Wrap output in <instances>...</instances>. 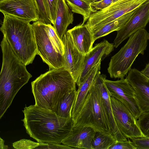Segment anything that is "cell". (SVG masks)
Masks as SVG:
<instances>
[{"mask_svg": "<svg viewBox=\"0 0 149 149\" xmlns=\"http://www.w3.org/2000/svg\"><path fill=\"white\" fill-rule=\"evenodd\" d=\"M113 2V0H102L97 2L90 3L92 13L106 8Z\"/></svg>", "mask_w": 149, "mask_h": 149, "instance_id": "cell-31", "label": "cell"}, {"mask_svg": "<svg viewBox=\"0 0 149 149\" xmlns=\"http://www.w3.org/2000/svg\"><path fill=\"white\" fill-rule=\"evenodd\" d=\"M96 131L89 127H73L62 143L73 149H93L92 142Z\"/></svg>", "mask_w": 149, "mask_h": 149, "instance_id": "cell-16", "label": "cell"}, {"mask_svg": "<svg viewBox=\"0 0 149 149\" xmlns=\"http://www.w3.org/2000/svg\"><path fill=\"white\" fill-rule=\"evenodd\" d=\"M148 40V33L145 29L131 35L127 43L111 58L107 69L110 77L124 78L138 55H143Z\"/></svg>", "mask_w": 149, "mask_h": 149, "instance_id": "cell-7", "label": "cell"}, {"mask_svg": "<svg viewBox=\"0 0 149 149\" xmlns=\"http://www.w3.org/2000/svg\"><path fill=\"white\" fill-rule=\"evenodd\" d=\"M40 143L35 142L30 140L22 139L13 143V148L17 149H36Z\"/></svg>", "mask_w": 149, "mask_h": 149, "instance_id": "cell-28", "label": "cell"}, {"mask_svg": "<svg viewBox=\"0 0 149 149\" xmlns=\"http://www.w3.org/2000/svg\"><path fill=\"white\" fill-rule=\"evenodd\" d=\"M0 138V148L1 149H8V146L5 145L3 140L1 137Z\"/></svg>", "mask_w": 149, "mask_h": 149, "instance_id": "cell-34", "label": "cell"}, {"mask_svg": "<svg viewBox=\"0 0 149 149\" xmlns=\"http://www.w3.org/2000/svg\"><path fill=\"white\" fill-rule=\"evenodd\" d=\"M114 117L122 134L129 139L144 137L136 119L129 110L120 101L110 97Z\"/></svg>", "mask_w": 149, "mask_h": 149, "instance_id": "cell-10", "label": "cell"}, {"mask_svg": "<svg viewBox=\"0 0 149 149\" xmlns=\"http://www.w3.org/2000/svg\"><path fill=\"white\" fill-rule=\"evenodd\" d=\"M149 22V0L136 8L132 17L122 27L117 31L114 40L117 48L125 40L139 30L144 29Z\"/></svg>", "mask_w": 149, "mask_h": 149, "instance_id": "cell-12", "label": "cell"}, {"mask_svg": "<svg viewBox=\"0 0 149 149\" xmlns=\"http://www.w3.org/2000/svg\"><path fill=\"white\" fill-rule=\"evenodd\" d=\"M113 43L104 40L93 47L85 55L81 72L76 82L78 86L85 79L93 67L100 60H103L114 50Z\"/></svg>", "mask_w": 149, "mask_h": 149, "instance_id": "cell-15", "label": "cell"}, {"mask_svg": "<svg viewBox=\"0 0 149 149\" xmlns=\"http://www.w3.org/2000/svg\"><path fill=\"white\" fill-rule=\"evenodd\" d=\"M102 0H92L91 2H95L100 1Z\"/></svg>", "mask_w": 149, "mask_h": 149, "instance_id": "cell-35", "label": "cell"}, {"mask_svg": "<svg viewBox=\"0 0 149 149\" xmlns=\"http://www.w3.org/2000/svg\"><path fill=\"white\" fill-rule=\"evenodd\" d=\"M1 46L3 55L0 75V118L11 104L19 90L32 76L3 36Z\"/></svg>", "mask_w": 149, "mask_h": 149, "instance_id": "cell-2", "label": "cell"}, {"mask_svg": "<svg viewBox=\"0 0 149 149\" xmlns=\"http://www.w3.org/2000/svg\"><path fill=\"white\" fill-rule=\"evenodd\" d=\"M76 83L64 67L49 70L31 82L35 105L56 112L62 98L76 89Z\"/></svg>", "mask_w": 149, "mask_h": 149, "instance_id": "cell-3", "label": "cell"}, {"mask_svg": "<svg viewBox=\"0 0 149 149\" xmlns=\"http://www.w3.org/2000/svg\"><path fill=\"white\" fill-rule=\"evenodd\" d=\"M109 95L121 102L127 108L136 119L142 111L136 99L134 90L126 78L115 81L104 79Z\"/></svg>", "mask_w": 149, "mask_h": 149, "instance_id": "cell-9", "label": "cell"}, {"mask_svg": "<svg viewBox=\"0 0 149 149\" xmlns=\"http://www.w3.org/2000/svg\"><path fill=\"white\" fill-rule=\"evenodd\" d=\"M68 31L79 51L84 55L87 54L93 47L95 41L92 33L86 25H79Z\"/></svg>", "mask_w": 149, "mask_h": 149, "instance_id": "cell-18", "label": "cell"}, {"mask_svg": "<svg viewBox=\"0 0 149 149\" xmlns=\"http://www.w3.org/2000/svg\"><path fill=\"white\" fill-rule=\"evenodd\" d=\"M148 0H119L92 13L85 24L91 32L139 7Z\"/></svg>", "mask_w": 149, "mask_h": 149, "instance_id": "cell-8", "label": "cell"}, {"mask_svg": "<svg viewBox=\"0 0 149 149\" xmlns=\"http://www.w3.org/2000/svg\"><path fill=\"white\" fill-rule=\"evenodd\" d=\"M76 95L75 89L64 95L60 101L55 112L58 115L65 118L72 117L71 111Z\"/></svg>", "mask_w": 149, "mask_h": 149, "instance_id": "cell-22", "label": "cell"}, {"mask_svg": "<svg viewBox=\"0 0 149 149\" xmlns=\"http://www.w3.org/2000/svg\"><path fill=\"white\" fill-rule=\"evenodd\" d=\"M119 0H113V3L115 2H116Z\"/></svg>", "mask_w": 149, "mask_h": 149, "instance_id": "cell-37", "label": "cell"}, {"mask_svg": "<svg viewBox=\"0 0 149 149\" xmlns=\"http://www.w3.org/2000/svg\"><path fill=\"white\" fill-rule=\"evenodd\" d=\"M62 40L64 46V68L70 72L76 83L82 70L85 55L77 49L68 31Z\"/></svg>", "mask_w": 149, "mask_h": 149, "instance_id": "cell-13", "label": "cell"}, {"mask_svg": "<svg viewBox=\"0 0 149 149\" xmlns=\"http://www.w3.org/2000/svg\"><path fill=\"white\" fill-rule=\"evenodd\" d=\"M109 149H136L132 141L129 140L117 141Z\"/></svg>", "mask_w": 149, "mask_h": 149, "instance_id": "cell-30", "label": "cell"}, {"mask_svg": "<svg viewBox=\"0 0 149 149\" xmlns=\"http://www.w3.org/2000/svg\"><path fill=\"white\" fill-rule=\"evenodd\" d=\"M96 79L78 113L73 120V127H89L96 132L111 134L107 110L100 89L96 82Z\"/></svg>", "mask_w": 149, "mask_h": 149, "instance_id": "cell-5", "label": "cell"}, {"mask_svg": "<svg viewBox=\"0 0 149 149\" xmlns=\"http://www.w3.org/2000/svg\"><path fill=\"white\" fill-rule=\"evenodd\" d=\"M140 72L143 75L149 78V63L147 64L145 68Z\"/></svg>", "mask_w": 149, "mask_h": 149, "instance_id": "cell-33", "label": "cell"}, {"mask_svg": "<svg viewBox=\"0 0 149 149\" xmlns=\"http://www.w3.org/2000/svg\"><path fill=\"white\" fill-rule=\"evenodd\" d=\"M0 30L20 60L26 65L31 64L37 54L33 29L30 22L4 14Z\"/></svg>", "mask_w": 149, "mask_h": 149, "instance_id": "cell-4", "label": "cell"}, {"mask_svg": "<svg viewBox=\"0 0 149 149\" xmlns=\"http://www.w3.org/2000/svg\"><path fill=\"white\" fill-rule=\"evenodd\" d=\"M71 11L81 15L84 25L92 13L90 3L83 0H65Z\"/></svg>", "mask_w": 149, "mask_h": 149, "instance_id": "cell-23", "label": "cell"}, {"mask_svg": "<svg viewBox=\"0 0 149 149\" xmlns=\"http://www.w3.org/2000/svg\"><path fill=\"white\" fill-rule=\"evenodd\" d=\"M35 1L38 11V21L46 24H52L46 12L44 0H35Z\"/></svg>", "mask_w": 149, "mask_h": 149, "instance_id": "cell-27", "label": "cell"}, {"mask_svg": "<svg viewBox=\"0 0 149 149\" xmlns=\"http://www.w3.org/2000/svg\"><path fill=\"white\" fill-rule=\"evenodd\" d=\"M36 149H73L72 148L64 144L55 143H41Z\"/></svg>", "mask_w": 149, "mask_h": 149, "instance_id": "cell-32", "label": "cell"}, {"mask_svg": "<svg viewBox=\"0 0 149 149\" xmlns=\"http://www.w3.org/2000/svg\"><path fill=\"white\" fill-rule=\"evenodd\" d=\"M137 121L144 137H149V111L142 112Z\"/></svg>", "mask_w": 149, "mask_h": 149, "instance_id": "cell-25", "label": "cell"}, {"mask_svg": "<svg viewBox=\"0 0 149 149\" xmlns=\"http://www.w3.org/2000/svg\"><path fill=\"white\" fill-rule=\"evenodd\" d=\"M130 139L136 149H149V137H142Z\"/></svg>", "mask_w": 149, "mask_h": 149, "instance_id": "cell-29", "label": "cell"}, {"mask_svg": "<svg viewBox=\"0 0 149 149\" xmlns=\"http://www.w3.org/2000/svg\"><path fill=\"white\" fill-rule=\"evenodd\" d=\"M52 24L38 21L32 24L37 54L49 66V70L64 67V46Z\"/></svg>", "mask_w": 149, "mask_h": 149, "instance_id": "cell-6", "label": "cell"}, {"mask_svg": "<svg viewBox=\"0 0 149 149\" xmlns=\"http://www.w3.org/2000/svg\"><path fill=\"white\" fill-rule=\"evenodd\" d=\"M106 76L103 74H100L96 79V82L100 89L104 100L108 116L112 134L115 137L117 141L127 140L120 131L115 120L110 97L104 84V79Z\"/></svg>", "mask_w": 149, "mask_h": 149, "instance_id": "cell-20", "label": "cell"}, {"mask_svg": "<svg viewBox=\"0 0 149 149\" xmlns=\"http://www.w3.org/2000/svg\"><path fill=\"white\" fill-rule=\"evenodd\" d=\"M117 141L112 134H107L96 132L92 141V145L93 149H109Z\"/></svg>", "mask_w": 149, "mask_h": 149, "instance_id": "cell-24", "label": "cell"}, {"mask_svg": "<svg viewBox=\"0 0 149 149\" xmlns=\"http://www.w3.org/2000/svg\"><path fill=\"white\" fill-rule=\"evenodd\" d=\"M148 39L149 40V32L148 33Z\"/></svg>", "mask_w": 149, "mask_h": 149, "instance_id": "cell-38", "label": "cell"}, {"mask_svg": "<svg viewBox=\"0 0 149 149\" xmlns=\"http://www.w3.org/2000/svg\"><path fill=\"white\" fill-rule=\"evenodd\" d=\"M126 78L134 90L142 112L149 111V78L136 68L131 69Z\"/></svg>", "mask_w": 149, "mask_h": 149, "instance_id": "cell-14", "label": "cell"}, {"mask_svg": "<svg viewBox=\"0 0 149 149\" xmlns=\"http://www.w3.org/2000/svg\"><path fill=\"white\" fill-rule=\"evenodd\" d=\"M88 2H89L90 3H91V2L92 0H83Z\"/></svg>", "mask_w": 149, "mask_h": 149, "instance_id": "cell-36", "label": "cell"}, {"mask_svg": "<svg viewBox=\"0 0 149 149\" xmlns=\"http://www.w3.org/2000/svg\"><path fill=\"white\" fill-rule=\"evenodd\" d=\"M74 20L73 14L65 0H58L56 19L53 26L59 38L62 40L69 25Z\"/></svg>", "mask_w": 149, "mask_h": 149, "instance_id": "cell-19", "label": "cell"}, {"mask_svg": "<svg viewBox=\"0 0 149 149\" xmlns=\"http://www.w3.org/2000/svg\"><path fill=\"white\" fill-rule=\"evenodd\" d=\"M23 112L27 133L38 143L61 144L73 129L72 117H60L50 110L35 104L26 106Z\"/></svg>", "mask_w": 149, "mask_h": 149, "instance_id": "cell-1", "label": "cell"}, {"mask_svg": "<svg viewBox=\"0 0 149 149\" xmlns=\"http://www.w3.org/2000/svg\"><path fill=\"white\" fill-rule=\"evenodd\" d=\"M135 10L102 26L91 32L94 40L95 41L97 39L112 32L117 31L120 30L130 19Z\"/></svg>", "mask_w": 149, "mask_h": 149, "instance_id": "cell-21", "label": "cell"}, {"mask_svg": "<svg viewBox=\"0 0 149 149\" xmlns=\"http://www.w3.org/2000/svg\"><path fill=\"white\" fill-rule=\"evenodd\" d=\"M102 60L95 65L90 70L85 79L78 86L77 95L71 111L73 120L78 113L95 80L100 74Z\"/></svg>", "mask_w": 149, "mask_h": 149, "instance_id": "cell-17", "label": "cell"}, {"mask_svg": "<svg viewBox=\"0 0 149 149\" xmlns=\"http://www.w3.org/2000/svg\"><path fill=\"white\" fill-rule=\"evenodd\" d=\"M0 11L30 22L39 19L35 0H0Z\"/></svg>", "mask_w": 149, "mask_h": 149, "instance_id": "cell-11", "label": "cell"}, {"mask_svg": "<svg viewBox=\"0 0 149 149\" xmlns=\"http://www.w3.org/2000/svg\"><path fill=\"white\" fill-rule=\"evenodd\" d=\"M58 0H44L48 16L52 24H54Z\"/></svg>", "mask_w": 149, "mask_h": 149, "instance_id": "cell-26", "label": "cell"}]
</instances>
